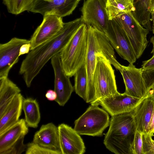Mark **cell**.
Instances as JSON below:
<instances>
[{
    "label": "cell",
    "instance_id": "1",
    "mask_svg": "<svg viewBox=\"0 0 154 154\" xmlns=\"http://www.w3.org/2000/svg\"><path fill=\"white\" fill-rule=\"evenodd\" d=\"M83 23L81 18L64 23L57 35L29 51L23 61L19 71L27 87H30L47 62L62 51Z\"/></svg>",
    "mask_w": 154,
    "mask_h": 154
},
{
    "label": "cell",
    "instance_id": "2",
    "mask_svg": "<svg viewBox=\"0 0 154 154\" xmlns=\"http://www.w3.org/2000/svg\"><path fill=\"white\" fill-rule=\"evenodd\" d=\"M87 26L88 42L85 61L87 77V95L85 102L91 104L95 99L93 78L97 55H103L111 64L119 71L122 65L117 60L114 49L105 33L91 26Z\"/></svg>",
    "mask_w": 154,
    "mask_h": 154
},
{
    "label": "cell",
    "instance_id": "3",
    "mask_svg": "<svg viewBox=\"0 0 154 154\" xmlns=\"http://www.w3.org/2000/svg\"><path fill=\"white\" fill-rule=\"evenodd\" d=\"M136 127L132 112L112 116L103 143L116 154H132Z\"/></svg>",
    "mask_w": 154,
    "mask_h": 154
},
{
    "label": "cell",
    "instance_id": "4",
    "mask_svg": "<svg viewBox=\"0 0 154 154\" xmlns=\"http://www.w3.org/2000/svg\"><path fill=\"white\" fill-rule=\"evenodd\" d=\"M88 42V26L83 23L60 52L63 69L69 77L74 76L85 62Z\"/></svg>",
    "mask_w": 154,
    "mask_h": 154
},
{
    "label": "cell",
    "instance_id": "5",
    "mask_svg": "<svg viewBox=\"0 0 154 154\" xmlns=\"http://www.w3.org/2000/svg\"><path fill=\"white\" fill-rule=\"evenodd\" d=\"M93 82L95 99L91 104L97 105L101 100L119 93L117 90L114 70L111 64L103 55L97 56Z\"/></svg>",
    "mask_w": 154,
    "mask_h": 154
},
{
    "label": "cell",
    "instance_id": "6",
    "mask_svg": "<svg viewBox=\"0 0 154 154\" xmlns=\"http://www.w3.org/2000/svg\"><path fill=\"white\" fill-rule=\"evenodd\" d=\"M108 114L98 105L91 104L74 122V130L80 135L101 136L109 126Z\"/></svg>",
    "mask_w": 154,
    "mask_h": 154
},
{
    "label": "cell",
    "instance_id": "7",
    "mask_svg": "<svg viewBox=\"0 0 154 154\" xmlns=\"http://www.w3.org/2000/svg\"><path fill=\"white\" fill-rule=\"evenodd\" d=\"M127 35L137 59L140 57L147 47L149 33L134 17L132 12L122 13L114 19Z\"/></svg>",
    "mask_w": 154,
    "mask_h": 154
},
{
    "label": "cell",
    "instance_id": "8",
    "mask_svg": "<svg viewBox=\"0 0 154 154\" xmlns=\"http://www.w3.org/2000/svg\"><path fill=\"white\" fill-rule=\"evenodd\" d=\"M28 127L25 119H21L0 134V154H21L25 152L27 144L23 141Z\"/></svg>",
    "mask_w": 154,
    "mask_h": 154
},
{
    "label": "cell",
    "instance_id": "9",
    "mask_svg": "<svg viewBox=\"0 0 154 154\" xmlns=\"http://www.w3.org/2000/svg\"><path fill=\"white\" fill-rule=\"evenodd\" d=\"M104 33L112 46L119 55L133 64L137 59L126 33L116 20H109Z\"/></svg>",
    "mask_w": 154,
    "mask_h": 154
},
{
    "label": "cell",
    "instance_id": "10",
    "mask_svg": "<svg viewBox=\"0 0 154 154\" xmlns=\"http://www.w3.org/2000/svg\"><path fill=\"white\" fill-rule=\"evenodd\" d=\"M81 11L83 23L104 32L109 20L102 0H86Z\"/></svg>",
    "mask_w": 154,
    "mask_h": 154
},
{
    "label": "cell",
    "instance_id": "11",
    "mask_svg": "<svg viewBox=\"0 0 154 154\" xmlns=\"http://www.w3.org/2000/svg\"><path fill=\"white\" fill-rule=\"evenodd\" d=\"M54 75V91L57 94L54 100L60 106H63L70 98L74 90L69 79L65 74L61 64L60 53L51 59Z\"/></svg>",
    "mask_w": 154,
    "mask_h": 154
},
{
    "label": "cell",
    "instance_id": "12",
    "mask_svg": "<svg viewBox=\"0 0 154 154\" xmlns=\"http://www.w3.org/2000/svg\"><path fill=\"white\" fill-rule=\"evenodd\" d=\"M29 43L30 40L14 37L0 44V79L8 77L10 70L19 60L21 47Z\"/></svg>",
    "mask_w": 154,
    "mask_h": 154
},
{
    "label": "cell",
    "instance_id": "13",
    "mask_svg": "<svg viewBox=\"0 0 154 154\" xmlns=\"http://www.w3.org/2000/svg\"><path fill=\"white\" fill-rule=\"evenodd\" d=\"M79 2L77 0H36L29 12L62 18L72 14Z\"/></svg>",
    "mask_w": 154,
    "mask_h": 154
},
{
    "label": "cell",
    "instance_id": "14",
    "mask_svg": "<svg viewBox=\"0 0 154 154\" xmlns=\"http://www.w3.org/2000/svg\"><path fill=\"white\" fill-rule=\"evenodd\" d=\"M64 24L61 17L51 14L44 16L42 23L30 39V51L55 36L62 28Z\"/></svg>",
    "mask_w": 154,
    "mask_h": 154
},
{
    "label": "cell",
    "instance_id": "15",
    "mask_svg": "<svg viewBox=\"0 0 154 154\" xmlns=\"http://www.w3.org/2000/svg\"><path fill=\"white\" fill-rule=\"evenodd\" d=\"M142 68L139 69L129 64L127 66L122 65L119 71L125 84L127 94L137 98L145 97L147 91L142 75Z\"/></svg>",
    "mask_w": 154,
    "mask_h": 154
},
{
    "label": "cell",
    "instance_id": "16",
    "mask_svg": "<svg viewBox=\"0 0 154 154\" xmlns=\"http://www.w3.org/2000/svg\"><path fill=\"white\" fill-rule=\"evenodd\" d=\"M143 98H139L128 95L124 93H119L101 100L97 105H101L112 116L132 112Z\"/></svg>",
    "mask_w": 154,
    "mask_h": 154
},
{
    "label": "cell",
    "instance_id": "17",
    "mask_svg": "<svg viewBox=\"0 0 154 154\" xmlns=\"http://www.w3.org/2000/svg\"><path fill=\"white\" fill-rule=\"evenodd\" d=\"M62 154H83L85 152L83 141L74 129L62 123L58 126Z\"/></svg>",
    "mask_w": 154,
    "mask_h": 154
},
{
    "label": "cell",
    "instance_id": "18",
    "mask_svg": "<svg viewBox=\"0 0 154 154\" xmlns=\"http://www.w3.org/2000/svg\"><path fill=\"white\" fill-rule=\"evenodd\" d=\"M33 142L42 147L62 154L58 128L52 122L42 125L35 133Z\"/></svg>",
    "mask_w": 154,
    "mask_h": 154
},
{
    "label": "cell",
    "instance_id": "19",
    "mask_svg": "<svg viewBox=\"0 0 154 154\" xmlns=\"http://www.w3.org/2000/svg\"><path fill=\"white\" fill-rule=\"evenodd\" d=\"M154 107V97L146 95L132 112L137 130L148 133L149 122Z\"/></svg>",
    "mask_w": 154,
    "mask_h": 154
},
{
    "label": "cell",
    "instance_id": "20",
    "mask_svg": "<svg viewBox=\"0 0 154 154\" xmlns=\"http://www.w3.org/2000/svg\"><path fill=\"white\" fill-rule=\"evenodd\" d=\"M23 98L20 93L17 94L0 118V134L17 123L22 109Z\"/></svg>",
    "mask_w": 154,
    "mask_h": 154
},
{
    "label": "cell",
    "instance_id": "21",
    "mask_svg": "<svg viewBox=\"0 0 154 154\" xmlns=\"http://www.w3.org/2000/svg\"><path fill=\"white\" fill-rule=\"evenodd\" d=\"M20 92L19 88L8 77L0 79V118L15 97Z\"/></svg>",
    "mask_w": 154,
    "mask_h": 154
},
{
    "label": "cell",
    "instance_id": "22",
    "mask_svg": "<svg viewBox=\"0 0 154 154\" xmlns=\"http://www.w3.org/2000/svg\"><path fill=\"white\" fill-rule=\"evenodd\" d=\"M22 109L25 120L28 127L34 128L38 126L41 119L39 107L36 100L31 98H23Z\"/></svg>",
    "mask_w": 154,
    "mask_h": 154
},
{
    "label": "cell",
    "instance_id": "23",
    "mask_svg": "<svg viewBox=\"0 0 154 154\" xmlns=\"http://www.w3.org/2000/svg\"><path fill=\"white\" fill-rule=\"evenodd\" d=\"M134 8L132 14L140 23L152 31L150 13V0H132Z\"/></svg>",
    "mask_w": 154,
    "mask_h": 154
},
{
    "label": "cell",
    "instance_id": "24",
    "mask_svg": "<svg viewBox=\"0 0 154 154\" xmlns=\"http://www.w3.org/2000/svg\"><path fill=\"white\" fill-rule=\"evenodd\" d=\"M109 20L114 19L120 14L134 11L130 0H102Z\"/></svg>",
    "mask_w": 154,
    "mask_h": 154
},
{
    "label": "cell",
    "instance_id": "25",
    "mask_svg": "<svg viewBox=\"0 0 154 154\" xmlns=\"http://www.w3.org/2000/svg\"><path fill=\"white\" fill-rule=\"evenodd\" d=\"M74 76V90L77 95L86 101L87 95V77L85 62Z\"/></svg>",
    "mask_w": 154,
    "mask_h": 154
},
{
    "label": "cell",
    "instance_id": "26",
    "mask_svg": "<svg viewBox=\"0 0 154 154\" xmlns=\"http://www.w3.org/2000/svg\"><path fill=\"white\" fill-rule=\"evenodd\" d=\"M8 12L18 15L27 11L29 12L36 0H2Z\"/></svg>",
    "mask_w": 154,
    "mask_h": 154
},
{
    "label": "cell",
    "instance_id": "27",
    "mask_svg": "<svg viewBox=\"0 0 154 154\" xmlns=\"http://www.w3.org/2000/svg\"><path fill=\"white\" fill-rule=\"evenodd\" d=\"M26 154H59L55 151L42 147L33 141L27 144Z\"/></svg>",
    "mask_w": 154,
    "mask_h": 154
},
{
    "label": "cell",
    "instance_id": "28",
    "mask_svg": "<svg viewBox=\"0 0 154 154\" xmlns=\"http://www.w3.org/2000/svg\"><path fill=\"white\" fill-rule=\"evenodd\" d=\"M143 134L136 130L131 147L132 154H143Z\"/></svg>",
    "mask_w": 154,
    "mask_h": 154
},
{
    "label": "cell",
    "instance_id": "29",
    "mask_svg": "<svg viewBox=\"0 0 154 154\" xmlns=\"http://www.w3.org/2000/svg\"><path fill=\"white\" fill-rule=\"evenodd\" d=\"M142 75L147 91L154 85V68L144 69L142 68Z\"/></svg>",
    "mask_w": 154,
    "mask_h": 154
},
{
    "label": "cell",
    "instance_id": "30",
    "mask_svg": "<svg viewBox=\"0 0 154 154\" xmlns=\"http://www.w3.org/2000/svg\"><path fill=\"white\" fill-rule=\"evenodd\" d=\"M152 137L149 134H143V154H154V144L152 141Z\"/></svg>",
    "mask_w": 154,
    "mask_h": 154
},
{
    "label": "cell",
    "instance_id": "31",
    "mask_svg": "<svg viewBox=\"0 0 154 154\" xmlns=\"http://www.w3.org/2000/svg\"><path fill=\"white\" fill-rule=\"evenodd\" d=\"M142 68L148 69L154 68V54L149 59L142 62Z\"/></svg>",
    "mask_w": 154,
    "mask_h": 154
},
{
    "label": "cell",
    "instance_id": "32",
    "mask_svg": "<svg viewBox=\"0 0 154 154\" xmlns=\"http://www.w3.org/2000/svg\"><path fill=\"white\" fill-rule=\"evenodd\" d=\"M154 107L148 127V133L151 137L154 136Z\"/></svg>",
    "mask_w": 154,
    "mask_h": 154
},
{
    "label": "cell",
    "instance_id": "33",
    "mask_svg": "<svg viewBox=\"0 0 154 154\" xmlns=\"http://www.w3.org/2000/svg\"><path fill=\"white\" fill-rule=\"evenodd\" d=\"M30 43H26L22 45L21 47L19 52V56L26 54H28L30 51Z\"/></svg>",
    "mask_w": 154,
    "mask_h": 154
},
{
    "label": "cell",
    "instance_id": "34",
    "mask_svg": "<svg viewBox=\"0 0 154 154\" xmlns=\"http://www.w3.org/2000/svg\"><path fill=\"white\" fill-rule=\"evenodd\" d=\"M45 97L49 100H55L57 98V94L54 90L50 89L47 91Z\"/></svg>",
    "mask_w": 154,
    "mask_h": 154
},
{
    "label": "cell",
    "instance_id": "35",
    "mask_svg": "<svg viewBox=\"0 0 154 154\" xmlns=\"http://www.w3.org/2000/svg\"><path fill=\"white\" fill-rule=\"evenodd\" d=\"M150 13L152 22V32L154 33V0H150Z\"/></svg>",
    "mask_w": 154,
    "mask_h": 154
},
{
    "label": "cell",
    "instance_id": "36",
    "mask_svg": "<svg viewBox=\"0 0 154 154\" xmlns=\"http://www.w3.org/2000/svg\"><path fill=\"white\" fill-rule=\"evenodd\" d=\"M146 95L154 97V85L147 91Z\"/></svg>",
    "mask_w": 154,
    "mask_h": 154
},
{
    "label": "cell",
    "instance_id": "37",
    "mask_svg": "<svg viewBox=\"0 0 154 154\" xmlns=\"http://www.w3.org/2000/svg\"><path fill=\"white\" fill-rule=\"evenodd\" d=\"M150 41V42L153 45V48L151 52V53L154 54V36L151 37Z\"/></svg>",
    "mask_w": 154,
    "mask_h": 154
},
{
    "label": "cell",
    "instance_id": "38",
    "mask_svg": "<svg viewBox=\"0 0 154 154\" xmlns=\"http://www.w3.org/2000/svg\"><path fill=\"white\" fill-rule=\"evenodd\" d=\"M152 141L153 142V144H154V140H153L152 139Z\"/></svg>",
    "mask_w": 154,
    "mask_h": 154
},
{
    "label": "cell",
    "instance_id": "39",
    "mask_svg": "<svg viewBox=\"0 0 154 154\" xmlns=\"http://www.w3.org/2000/svg\"><path fill=\"white\" fill-rule=\"evenodd\" d=\"M78 0L79 1H80L81 0Z\"/></svg>",
    "mask_w": 154,
    "mask_h": 154
},
{
    "label": "cell",
    "instance_id": "40",
    "mask_svg": "<svg viewBox=\"0 0 154 154\" xmlns=\"http://www.w3.org/2000/svg\"><path fill=\"white\" fill-rule=\"evenodd\" d=\"M130 0V1H132V0ZM131 2H132V1H131Z\"/></svg>",
    "mask_w": 154,
    "mask_h": 154
}]
</instances>
